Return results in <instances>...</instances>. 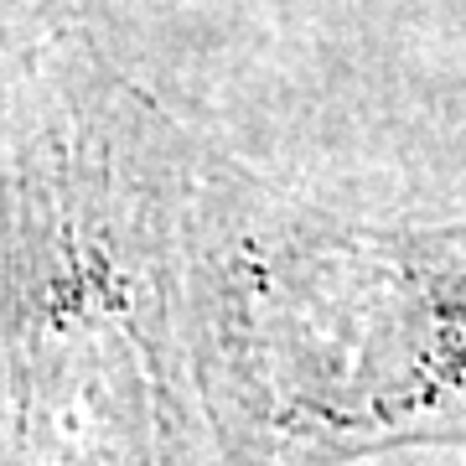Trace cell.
<instances>
[{
    "instance_id": "1",
    "label": "cell",
    "mask_w": 466,
    "mask_h": 466,
    "mask_svg": "<svg viewBox=\"0 0 466 466\" xmlns=\"http://www.w3.org/2000/svg\"><path fill=\"white\" fill-rule=\"evenodd\" d=\"M348 431L466 435V223L348 244Z\"/></svg>"
}]
</instances>
